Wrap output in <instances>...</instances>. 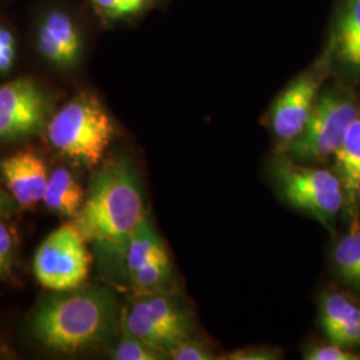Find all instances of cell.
Wrapping results in <instances>:
<instances>
[{"label": "cell", "mask_w": 360, "mask_h": 360, "mask_svg": "<svg viewBox=\"0 0 360 360\" xmlns=\"http://www.w3.org/2000/svg\"><path fill=\"white\" fill-rule=\"evenodd\" d=\"M144 219L136 172L127 160L116 159L91 180L90 191L75 218V226L86 240L119 250Z\"/></svg>", "instance_id": "obj_1"}, {"label": "cell", "mask_w": 360, "mask_h": 360, "mask_svg": "<svg viewBox=\"0 0 360 360\" xmlns=\"http://www.w3.org/2000/svg\"><path fill=\"white\" fill-rule=\"evenodd\" d=\"M116 319V302L107 290L89 288L53 296L35 314L32 333L58 352H77L103 342Z\"/></svg>", "instance_id": "obj_2"}, {"label": "cell", "mask_w": 360, "mask_h": 360, "mask_svg": "<svg viewBox=\"0 0 360 360\" xmlns=\"http://www.w3.org/2000/svg\"><path fill=\"white\" fill-rule=\"evenodd\" d=\"M47 134L60 154L94 167L99 165L112 142L115 126L101 102L83 94L55 114Z\"/></svg>", "instance_id": "obj_3"}, {"label": "cell", "mask_w": 360, "mask_h": 360, "mask_svg": "<svg viewBox=\"0 0 360 360\" xmlns=\"http://www.w3.org/2000/svg\"><path fill=\"white\" fill-rule=\"evenodd\" d=\"M272 172L282 196L291 206L334 231L336 219L346 207L343 186L335 172L300 165L282 153L274 162Z\"/></svg>", "instance_id": "obj_4"}, {"label": "cell", "mask_w": 360, "mask_h": 360, "mask_svg": "<svg viewBox=\"0 0 360 360\" xmlns=\"http://www.w3.org/2000/svg\"><path fill=\"white\" fill-rule=\"evenodd\" d=\"M355 96L333 89L318 96L304 129L279 153L300 163H322L334 158L349 124L359 114Z\"/></svg>", "instance_id": "obj_5"}, {"label": "cell", "mask_w": 360, "mask_h": 360, "mask_svg": "<svg viewBox=\"0 0 360 360\" xmlns=\"http://www.w3.org/2000/svg\"><path fill=\"white\" fill-rule=\"evenodd\" d=\"M122 323L126 334L166 354L195 330L193 311L163 291H143L124 311Z\"/></svg>", "instance_id": "obj_6"}, {"label": "cell", "mask_w": 360, "mask_h": 360, "mask_svg": "<svg viewBox=\"0 0 360 360\" xmlns=\"http://www.w3.org/2000/svg\"><path fill=\"white\" fill-rule=\"evenodd\" d=\"M91 255L84 236L75 224L51 232L34 259V272L43 287L67 292L79 288L90 274Z\"/></svg>", "instance_id": "obj_7"}, {"label": "cell", "mask_w": 360, "mask_h": 360, "mask_svg": "<svg viewBox=\"0 0 360 360\" xmlns=\"http://www.w3.org/2000/svg\"><path fill=\"white\" fill-rule=\"evenodd\" d=\"M46 115V95L32 79L20 77L0 86V141L37 132Z\"/></svg>", "instance_id": "obj_8"}, {"label": "cell", "mask_w": 360, "mask_h": 360, "mask_svg": "<svg viewBox=\"0 0 360 360\" xmlns=\"http://www.w3.org/2000/svg\"><path fill=\"white\" fill-rule=\"evenodd\" d=\"M323 74L309 71L278 96L271 111V126L279 142V151L304 129L319 96Z\"/></svg>", "instance_id": "obj_9"}, {"label": "cell", "mask_w": 360, "mask_h": 360, "mask_svg": "<svg viewBox=\"0 0 360 360\" xmlns=\"http://www.w3.org/2000/svg\"><path fill=\"white\" fill-rule=\"evenodd\" d=\"M0 169L7 188L20 206H35L43 200L50 175L41 156L34 151H19L1 160Z\"/></svg>", "instance_id": "obj_10"}, {"label": "cell", "mask_w": 360, "mask_h": 360, "mask_svg": "<svg viewBox=\"0 0 360 360\" xmlns=\"http://www.w3.org/2000/svg\"><path fill=\"white\" fill-rule=\"evenodd\" d=\"M319 316L327 340L342 347L360 348V302L354 296L328 291L319 302Z\"/></svg>", "instance_id": "obj_11"}, {"label": "cell", "mask_w": 360, "mask_h": 360, "mask_svg": "<svg viewBox=\"0 0 360 360\" xmlns=\"http://www.w3.org/2000/svg\"><path fill=\"white\" fill-rule=\"evenodd\" d=\"M37 43L40 53L52 65H75L82 50V39L77 25L68 13L52 10L39 23Z\"/></svg>", "instance_id": "obj_12"}, {"label": "cell", "mask_w": 360, "mask_h": 360, "mask_svg": "<svg viewBox=\"0 0 360 360\" xmlns=\"http://www.w3.org/2000/svg\"><path fill=\"white\" fill-rule=\"evenodd\" d=\"M335 174L339 176L346 196V207L351 219L358 210L360 183V111L349 124L345 139L334 156Z\"/></svg>", "instance_id": "obj_13"}, {"label": "cell", "mask_w": 360, "mask_h": 360, "mask_svg": "<svg viewBox=\"0 0 360 360\" xmlns=\"http://www.w3.org/2000/svg\"><path fill=\"white\" fill-rule=\"evenodd\" d=\"M333 49L340 63L360 71V0H345L336 20Z\"/></svg>", "instance_id": "obj_14"}, {"label": "cell", "mask_w": 360, "mask_h": 360, "mask_svg": "<svg viewBox=\"0 0 360 360\" xmlns=\"http://www.w3.org/2000/svg\"><path fill=\"white\" fill-rule=\"evenodd\" d=\"M126 260L129 275L154 262H169L167 250L147 219L131 232L119 248Z\"/></svg>", "instance_id": "obj_15"}, {"label": "cell", "mask_w": 360, "mask_h": 360, "mask_svg": "<svg viewBox=\"0 0 360 360\" xmlns=\"http://www.w3.org/2000/svg\"><path fill=\"white\" fill-rule=\"evenodd\" d=\"M84 200V190L77 178L67 168H56L49 178L43 196L46 207L62 217L77 218Z\"/></svg>", "instance_id": "obj_16"}, {"label": "cell", "mask_w": 360, "mask_h": 360, "mask_svg": "<svg viewBox=\"0 0 360 360\" xmlns=\"http://www.w3.org/2000/svg\"><path fill=\"white\" fill-rule=\"evenodd\" d=\"M351 227L334 247V267L338 276L354 290H360V221L351 219Z\"/></svg>", "instance_id": "obj_17"}, {"label": "cell", "mask_w": 360, "mask_h": 360, "mask_svg": "<svg viewBox=\"0 0 360 360\" xmlns=\"http://www.w3.org/2000/svg\"><path fill=\"white\" fill-rule=\"evenodd\" d=\"M132 284L141 291H162L172 281L171 262H154L129 275Z\"/></svg>", "instance_id": "obj_18"}, {"label": "cell", "mask_w": 360, "mask_h": 360, "mask_svg": "<svg viewBox=\"0 0 360 360\" xmlns=\"http://www.w3.org/2000/svg\"><path fill=\"white\" fill-rule=\"evenodd\" d=\"M112 358L116 360H162L167 359V354L141 339L126 334L117 343Z\"/></svg>", "instance_id": "obj_19"}, {"label": "cell", "mask_w": 360, "mask_h": 360, "mask_svg": "<svg viewBox=\"0 0 360 360\" xmlns=\"http://www.w3.org/2000/svg\"><path fill=\"white\" fill-rule=\"evenodd\" d=\"M168 358L174 360H214L217 354L206 342L193 339V336L183 339L175 347L168 351Z\"/></svg>", "instance_id": "obj_20"}, {"label": "cell", "mask_w": 360, "mask_h": 360, "mask_svg": "<svg viewBox=\"0 0 360 360\" xmlns=\"http://www.w3.org/2000/svg\"><path fill=\"white\" fill-rule=\"evenodd\" d=\"M95 8L110 19H124L141 13L147 0H91Z\"/></svg>", "instance_id": "obj_21"}, {"label": "cell", "mask_w": 360, "mask_h": 360, "mask_svg": "<svg viewBox=\"0 0 360 360\" xmlns=\"http://www.w3.org/2000/svg\"><path fill=\"white\" fill-rule=\"evenodd\" d=\"M303 358L306 360H360V352L328 342L327 345L311 346Z\"/></svg>", "instance_id": "obj_22"}, {"label": "cell", "mask_w": 360, "mask_h": 360, "mask_svg": "<svg viewBox=\"0 0 360 360\" xmlns=\"http://www.w3.org/2000/svg\"><path fill=\"white\" fill-rule=\"evenodd\" d=\"M282 351L274 347H245L235 349L219 359L227 360H278Z\"/></svg>", "instance_id": "obj_23"}, {"label": "cell", "mask_w": 360, "mask_h": 360, "mask_svg": "<svg viewBox=\"0 0 360 360\" xmlns=\"http://www.w3.org/2000/svg\"><path fill=\"white\" fill-rule=\"evenodd\" d=\"M13 247V236L6 224L0 221V276L11 267Z\"/></svg>", "instance_id": "obj_24"}, {"label": "cell", "mask_w": 360, "mask_h": 360, "mask_svg": "<svg viewBox=\"0 0 360 360\" xmlns=\"http://www.w3.org/2000/svg\"><path fill=\"white\" fill-rule=\"evenodd\" d=\"M3 50H15V39L10 30L0 26V51Z\"/></svg>", "instance_id": "obj_25"}, {"label": "cell", "mask_w": 360, "mask_h": 360, "mask_svg": "<svg viewBox=\"0 0 360 360\" xmlns=\"http://www.w3.org/2000/svg\"><path fill=\"white\" fill-rule=\"evenodd\" d=\"M15 58V50L0 51V72H7L11 70Z\"/></svg>", "instance_id": "obj_26"}, {"label": "cell", "mask_w": 360, "mask_h": 360, "mask_svg": "<svg viewBox=\"0 0 360 360\" xmlns=\"http://www.w3.org/2000/svg\"><path fill=\"white\" fill-rule=\"evenodd\" d=\"M358 206H360V183H359V190H358Z\"/></svg>", "instance_id": "obj_27"}]
</instances>
